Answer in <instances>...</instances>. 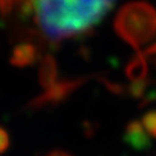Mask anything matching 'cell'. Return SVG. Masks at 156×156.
<instances>
[{
  "label": "cell",
  "instance_id": "cell-4",
  "mask_svg": "<svg viewBox=\"0 0 156 156\" xmlns=\"http://www.w3.org/2000/svg\"><path fill=\"white\" fill-rule=\"evenodd\" d=\"M81 81H62V82H56L55 85L50 89H47L46 92L41 98L34 101L35 105H43V104H51L55 101L62 100L65 96H68L70 92L80 85Z\"/></svg>",
  "mask_w": 156,
  "mask_h": 156
},
{
  "label": "cell",
  "instance_id": "cell-11",
  "mask_svg": "<svg viewBox=\"0 0 156 156\" xmlns=\"http://www.w3.org/2000/svg\"><path fill=\"white\" fill-rule=\"evenodd\" d=\"M18 2V0H0V11L2 12H8L11 11L12 7Z\"/></svg>",
  "mask_w": 156,
  "mask_h": 156
},
{
  "label": "cell",
  "instance_id": "cell-9",
  "mask_svg": "<svg viewBox=\"0 0 156 156\" xmlns=\"http://www.w3.org/2000/svg\"><path fill=\"white\" fill-rule=\"evenodd\" d=\"M140 125H142L147 135L156 136V111L148 112L140 121Z\"/></svg>",
  "mask_w": 156,
  "mask_h": 156
},
{
  "label": "cell",
  "instance_id": "cell-12",
  "mask_svg": "<svg viewBox=\"0 0 156 156\" xmlns=\"http://www.w3.org/2000/svg\"><path fill=\"white\" fill-rule=\"evenodd\" d=\"M48 156H70V155L66 152H62V151H53V152L50 154Z\"/></svg>",
  "mask_w": 156,
  "mask_h": 156
},
{
  "label": "cell",
  "instance_id": "cell-5",
  "mask_svg": "<svg viewBox=\"0 0 156 156\" xmlns=\"http://www.w3.org/2000/svg\"><path fill=\"white\" fill-rule=\"evenodd\" d=\"M39 82L44 89H50L57 82V64L52 56H46L39 66Z\"/></svg>",
  "mask_w": 156,
  "mask_h": 156
},
{
  "label": "cell",
  "instance_id": "cell-1",
  "mask_svg": "<svg viewBox=\"0 0 156 156\" xmlns=\"http://www.w3.org/2000/svg\"><path fill=\"white\" fill-rule=\"evenodd\" d=\"M117 34L136 51L156 37V11L147 3H129L119 12L115 21Z\"/></svg>",
  "mask_w": 156,
  "mask_h": 156
},
{
  "label": "cell",
  "instance_id": "cell-2",
  "mask_svg": "<svg viewBox=\"0 0 156 156\" xmlns=\"http://www.w3.org/2000/svg\"><path fill=\"white\" fill-rule=\"evenodd\" d=\"M39 26L52 41H61L82 33L70 0H33Z\"/></svg>",
  "mask_w": 156,
  "mask_h": 156
},
{
  "label": "cell",
  "instance_id": "cell-7",
  "mask_svg": "<svg viewBox=\"0 0 156 156\" xmlns=\"http://www.w3.org/2000/svg\"><path fill=\"white\" fill-rule=\"evenodd\" d=\"M147 138L148 135L146 134L140 122L130 124L128 129H126V140L134 147H143V146H146Z\"/></svg>",
  "mask_w": 156,
  "mask_h": 156
},
{
  "label": "cell",
  "instance_id": "cell-6",
  "mask_svg": "<svg viewBox=\"0 0 156 156\" xmlns=\"http://www.w3.org/2000/svg\"><path fill=\"white\" fill-rule=\"evenodd\" d=\"M37 57V51L31 44L23 43L18 44L12 52L11 62L17 66H26L29 64H33Z\"/></svg>",
  "mask_w": 156,
  "mask_h": 156
},
{
  "label": "cell",
  "instance_id": "cell-8",
  "mask_svg": "<svg viewBox=\"0 0 156 156\" xmlns=\"http://www.w3.org/2000/svg\"><path fill=\"white\" fill-rule=\"evenodd\" d=\"M126 74L134 82L140 81L146 76V60H144L143 55L139 53L128 65V68H126Z\"/></svg>",
  "mask_w": 156,
  "mask_h": 156
},
{
  "label": "cell",
  "instance_id": "cell-10",
  "mask_svg": "<svg viewBox=\"0 0 156 156\" xmlns=\"http://www.w3.org/2000/svg\"><path fill=\"white\" fill-rule=\"evenodd\" d=\"M9 147V136L8 133L0 126V154H3L4 151Z\"/></svg>",
  "mask_w": 156,
  "mask_h": 156
},
{
  "label": "cell",
  "instance_id": "cell-13",
  "mask_svg": "<svg viewBox=\"0 0 156 156\" xmlns=\"http://www.w3.org/2000/svg\"><path fill=\"white\" fill-rule=\"evenodd\" d=\"M104 2L107 3V4H108V5L111 7L112 5V4H113V2H115V0H104Z\"/></svg>",
  "mask_w": 156,
  "mask_h": 156
},
{
  "label": "cell",
  "instance_id": "cell-3",
  "mask_svg": "<svg viewBox=\"0 0 156 156\" xmlns=\"http://www.w3.org/2000/svg\"><path fill=\"white\" fill-rule=\"evenodd\" d=\"M82 31L101 21L111 8L104 0H70Z\"/></svg>",
  "mask_w": 156,
  "mask_h": 156
}]
</instances>
